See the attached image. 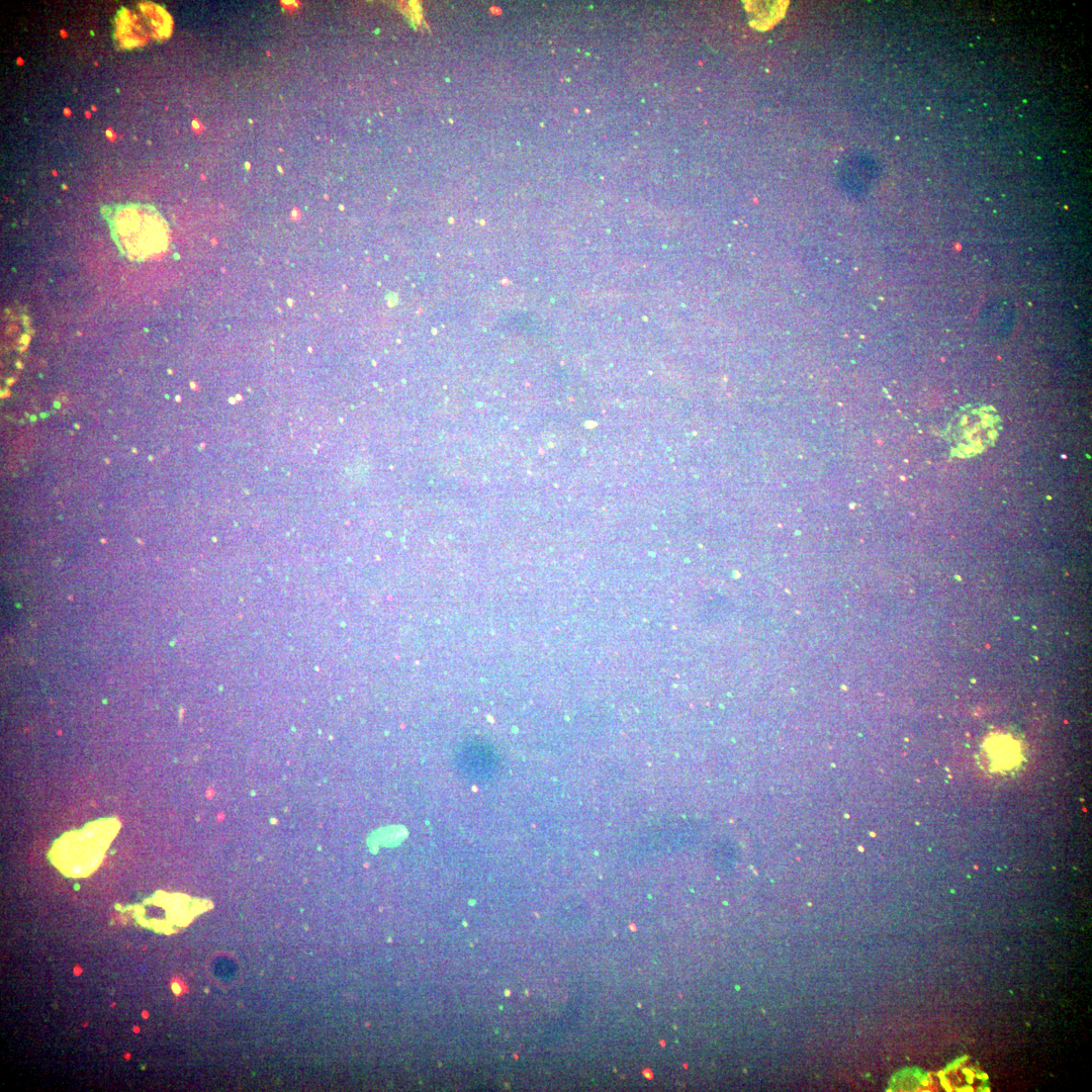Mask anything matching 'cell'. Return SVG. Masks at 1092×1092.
Segmentation results:
<instances>
[{
    "mask_svg": "<svg viewBox=\"0 0 1092 1092\" xmlns=\"http://www.w3.org/2000/svg\"><path fill=\"white\" fill-rule=\"evenodd\" d=\"M788 2L762 1L752 2L751 24L758 29L771 27L785 13Z\"/></svg>",
    "mask_w": 1092,
    "mask_h": 1092,
    "instance_id": "3",
    "label": "cell"
},
{
    "mask_svg": "<svg viewBox=\"0 0 1092 1092\" xmlns=\"http://www.w3.org/2000/svg\"><path fill=\"white\" fill-rule=\"evenodd\" d=\"M106 218L118 249L131 260H146L164 253L169 229L159 211L148 204L117 205Z\"/></svg>",
    "mask_w": 1092,
    "mask_h": 1092,
    "instance_id": "1",
    "label": "cell"
},
{
    "mask_svg": "<svg viewBox=\"0 0 1092 1092\" xmlns=\"http://www.w3.org/2000/svg\"><path fill=\"white\" fill-rule=\"evenodd\" d=\"M118 828L116 820L103 819L65 834L53 846L51 860L68 877H87L99 867Z\"/></svg>",
    "mask_w": 1092,
    "mask_h": 1092,
    "instance_id": "2",
    "label": "cell"
}]
</instances>
